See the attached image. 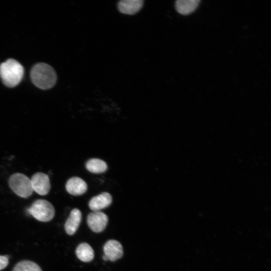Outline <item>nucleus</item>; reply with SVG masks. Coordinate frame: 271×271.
Wrapping results in <instances>:
<instances>
[{
    "instance_id": "nucleus-13",
    "label": "nucleus",
    "mask_w": 271,
    "mask_h": 271,
    "mask_svg": "<svg viewBox=\"0 0 271 271\" xmlns=\"http://www.w3.org/2000/svg\"><path fill=\"white\" fill-rule=\"evenodd\" d=\"M75 253L81 261L89 262L94 258V251L91 246L87 243H80L77 247Z\"/></svg>"
},
{
    "instance_id": "nucleus-9",
    "label": "nucleus",
    "mask_w": 271,
    "mask_h": 271,
    "mask_svg": "<svg viewBox=\"0 0 271 271\" xmlns=\"http://www.w3.org/2000/svg\"><path fill=\"white\" fill-rule=\"evenodd\" d=\"M112 198L108 192H103L92 197L89 202L88 206L93 211H99L111 204Z\"/></svg>"
},
{
    "instance_id": "nucleus-6",
    "label": "nucleus",
    "mask_w": 271,
    "mask_h": 271,
    "mask_svg": "<svg viewBox=\"0 0 271 271\" xmlns=\"http://www.w3.org/2000/svg\"><path fill=\"white\" fill-rule=\"evenodd\" d=\"M108 221L107 216L103 212L93 211L87 217V223L90 229L93 232L99 233L104 230Z\"/></svg>"
},
{
    "instance_id": "nucleus-15",
    "label": "nucleus",
    "mask_w": 271,
    "mask_h": 271,
    "mask_svg": "<svg viewBox=\"0 0 271 271\" xmlns=\"http://www.w3.org/2000/svg\"><path fill=\"white\" fill-rule=\"evenodd\" d=\"M13 271H42L36 263L30 260H22L14 266Z\"/></svg>"
},
{
    "instance_id": "nucleus-3",
    "label": "nucleus",
    "mask_w": 271,
    "mask_h": 271,
    "mask_svg": "<svg viewBox=\"0 0 271 271\" xmlns=\"http://www.w3.org/2000/svg\"><path fill=\"white\" fill-rule=\"evenodd\" d=\"M8 183L11 190L22 198H28L33 193L31 180L24 174L16 173L12 174Z\"/></svg>"
},
{
    "instance_id": "nucleus-12",
    "label": "nucleus",
    "mask_w": 271,
    "mask_h": 271,
    "mask_svg": "<svg viewBox=\"0 0 271 271\" xmlns=\"http://www.w3.org/2000/svg\"><path fill=\"white\" fill-rule=\"evenodd\" d=\"M199 2V0H178L175 3L176 9L181 15H189L196 10Z\"/></svg>"
},
{
    "instance_id": "nucleus-10",
    "label": "nucleus",
    "mask_w": 271,
    "mask_h": 271,
    "mask_svg": "<svg viewBox=\"0 0 271 271\" xmlns=\"http://www.w3.org/2000/svg\"><path fill=\"white\" fill-rule=\"evenodd\" d=\"M81 218L82 214L78 209L74 208L71 210L64 225L65 231L68 235H72L76 232Z\"/></svg>"
},
{
    "instance_id": "nucleus-16",
    "label": "nucleus",
    "mask_w": 271,
    "mask_h": 271,
    "mask_svg": "<svg viewBox=\"0 0 271 271\" xmlns=\"http://www.w3.org/2000/svg\"><path fill=\"white\" fill-rule=\"evenodd\" d=\"M8 257L6 255H0V270L5 268L8 265Z\"/></svg>"
},
{
    "instance_id": "nucleus-4",
    "label": "nucleus",
    "mask_w": 271,
    "mask_h": 271,
    "mask_svg": "<svg viewBox=\"0 0 271 271\" xmlns=\"http://www.w3.org/2000/svg\"><path fill=\"white\" fill-rule=\"evenodd\" d=\"M28 213L40 221L48 222L55 215V209L53 205L45 199L35 200L28 209Z\"/></svg>"
},
{
    "instance_id": "nucleus-14",
    "label": "nucleus",
    "mask_w": 271,
    "mask_h": 271,
    "mask_svg": "<svg viewBox=\"0 0 271 271\" xmlns=\"http://www.w3.org/2000/svg\"><path fill=\"white\" fill-rule=\"evenodd\" d=\"M85 167L88 171L95 174L103 173L107 169V164L104 161L97 158L89 160L86 162Z\"/></svg>"
},
{
    "instance_id": "nucleus-7",
    "label": "nucleus",
    "mask_w": 271,
    "mask_h": 271,
    "mask_svg": "<svg viewBox=\"0 0 271 271\" xmlns=\"http://www.w3.org/2000/svg\"><path fill=\"white\" fill-rule=\"evenodd\" d=\"M104 255L108 260L114 261L121 258L123 255V248L119 242L116 240H108L103 246Z\"/></svg>"
},
{
    "instance_id": "nucleus-11",
    "label": "nucleus",
    "mask_w": 271,
    "mask_h": 271,
    "mask_svg": "<svg viewBox=\"0 0 271 271\" xmlns=\"http://www.w3.org/2000/svg\"><path fill=\"white\" fill-rule=\"evenodd\" d=\"M143 3L142 0H122L118 3V9L121 13L133 15L141 10Z\"/></svg>"
},
{
    "instance_id": "nucleus-8",
    "label": "nucleus",
    "mask_w": 271,
    "mask_h": 271,
    "mask_svg": "<svg viewBox=\"0 0 271 271\" xmlns=\"http://www.w3.org/2000/svg\"><path fill=\"white\" fill-rule=\"evenodd\" d=\"M65 188L66 191L71 195L79 196L82 195L87 190L86 183L81 178L73 177L67 181Z\"/></svg>"
},
{
    "instance_id": "nucleus-5",
    "label": "nucleus",
    "mask_w": 271,
    "mask_h": 271,
    "mask_svg": "<svg viewBox=\"0 0 271 271\" xmlns=\"http://www.w3.org/2000/svg\"><path fill=\"white\" fill-rule=\"evenodd\" d=\"M31 180L33 191L40 195H46L51 188L50 181L49 176L42 172L34 174Z\"/></svg>"
},
{
    "instance_id": "nucleus-1",
    "label": "nucleus",
    "mask_w": 271,
    "mask_h": 271,
    "mask_svg": "<svg viewBox=\"0 0 271 271\" xmlns=\"http://www.w3.org/2000/svg\"><path fill=\"white\" fill-rule=\"evenodd\" d=\"M31 78L36 86L44 90L52 88L57 81V75L54 69L44 63H37L32 67Z\"/></svg>"
},
{
    "instance_id": "nucleus-17",
    "label": "nucleus",
    "mask_w": 271,
    "mask_h": 271,
    "mask_svg": "<svg viewBox=\"0 0 271 271\" xmlns=\"http://www.w3.org/2000/svg\"><path fill=\"white\" fill-rule=\"evenodd\" d=\"M103 259L104 261H107L108 260L107 258L104 255L103 256Z\"/></svg>"
},
{
    "instance_id": "nucleus-2",
    "label": "nucleus",
    "mask_w": 271,
    "mask_h": 271,
    "mask_svg": "<svg viewBox=\"0 0 271 271\" xmlns=\"http://www.w3.org/2000/svg\"><path fill=\"white\" fill-rule=\"evenodd\" d=\"M24 72L23 66L14 59H9L0 65V77L8 87H14L21 81Z\"/></svg>"
}]
</instances>
